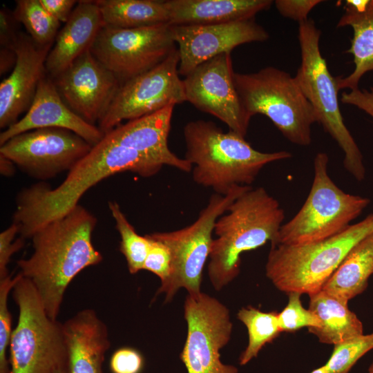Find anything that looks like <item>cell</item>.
I'll return each mask as SVG.
<instances>
[{"label":"cell","mask_w":373,"mask_h":373,"mask_svg":"<svg viewBox=\"0 0 373 373\" xmlns=\"http://www.w3.org/2000/svg\"><path fill=\"white\" fill-rule=\"evenodd\" d=\"M97 218L77 204L39 229L31 237V256L17 261L19 273L37 290L48 316L57 320L66 290L83 269L99 264L102 255L92 242Z\"/></svg>","instance_id":"obj_1"},{"label":"cell","mask_w":373,"mask_h":373,"mask_svg":"<svg viewBox=\"0 0 373 373\" xmlns=\"http://www.w3.org/2000/svg\"><path fill=\"white\" fill-rule=\"evenodd\" d=\"M163 166L154 159L117 146L104 137L68 171L58 186L52 189L41 182L21 190L17 196L12 222L19 226L21 237L31 238L39 229L79 204L82 195L102 180L125 171L151 177Z\"/></svg>","instance_id":"obj_2"},{"label":"cell","mask_w":373,"mask_h":373,"mask_svg":"<svg viewBox=\"0 0 373 373\" xmlns=\"http://www.w3.org/2000/svg\"><path fill=\"white\" fill-rule=\"evenodd\" d=\"M183 132L184 159L193 166L194 182L220 195L238 185L250 186L265 166L292 155L286 151H258L245 137L230 130L223 132L210 121L190 122Z\"/></svg>","instance_id":"obj_3"},{"label":"cell","mask_w":373,"mask_h":373,"mask_svg":"<svg viewBox=\"0 0 373 373\" xmlns=\"http://www.w3.org/2000/svg\"><path fill=\"white\" fill-rule=\"evenodd\" d=\"M285 213L263 187L251 186L239 195L214 225L208 276L220 291L240 273V256L275 240Z\"/></svg>","instance_id":"obj_4"},{"label":"cell","mask_w":373,"mask_h":373,"mask_svg":"<svg viewBox=\"0 0 373 373\" xmlns=\"http://www.w3.org/2000/svg\"><path fill=\"white\" fill-rule=\"evenodd\" d=\"M373 233V213L330 238L301 245H271L265 274L280 291L308 295L322 289L349 251Z\"/></svg>","instance_id":"obj_5"},{"label":"cell","mask_w":373,"mask_h":373,"mask_svg":"<svg viewBox=\"0 0 373 373\" xmlns=\"http://www.w3.org/2000/svg\"><path fill=\"white\" fill-rule=\"evenodd\" d=\"M321 35L312 19L299 23L301 61L294 77L315 111L317 122L344 153L345 169L356 180L362 181L365 176L363 155L344 123L338 99V77L332 75L321 55Z\"/></svg>","instance_id":"obj_6"},{"label":"cell","mask_w":373,"mask_h":373,"mask_svg":"<svg viewBox=\"0 0 373 373\" xmlns=\"http://www.w3.org/2000/svg\"><path fill=\"white\" fill-rule=\"evenodd\" d=\"M18 274L11 291L19 315L9 345L10 373H55L68 368L62 323L48 316L32 283Z\"/></svg>","instance_id":"obj_7"},{"label":"cell","mask_w":373,"mask_h":373,"mask_svg":"<svg viewBox=\"0 0 373 373\" xmlns=\"http://www.w3.org/2000/svg\"><path fill=\"white\" fill-rule=\"evenodd\" d=\"M234 82L251 117L264 115L290 142L303 146L311 144L317 116L294 77L268 66L253 73H235Z\"/></svg>","instance_id":"obj_8"},{"label":"cell","mask_w":373,"mask_h":373,"mask_svg":"<svg viewBox=\"0 0 373 373\" xmlns=\"http://www.w3.org/2000/svg\"><path fill=\"white\" fill-rule=\"evenodd\" d=\"M329 157L318 153L314 160L311 189L298 213L280 227L276 245H301L334 236L350 226L369 205V198L345 193L328 174Z\"/></svg>","instance_id":"obj_9"},{"label":"cell","mask_w":373,"mask_h":373,"mask_svg":"<svg viewBox=\"0 0 373 373\" xmlns=\"http://www.w3.org/2000/svg\"><path fill=\"white\" fill-rule=\"evenodd\" d=\"M250 187L238 185L227 195L214 193L190 225L176 231L149 234L164 243L171 254V276L156 293L165 294V303L170 302L180 288L186 289L189 295L201 292L202 274L209 258L215 223L230 204Z\"/></svg>","instance_id":"obj_10"},{"label":"cell","mask_w":373,"mask_h":373,"mask_svg":"<svg viewBox=\"0 0 373 373\" xmlns=\"http://www.w3.org/2000/svg\"><path fill=\"white\" fill-rule=\"evenodd\" d=\"M175 49L169 23L136 28L104 25L90 51L122 85L151 70Z\"/></svg>","instance_id":"obj_11"},{"label":"cell","mask_w":373,"mask_h":373,"mask_svg":"<svg viewBox=\"0 0 373 373\" xmlns=\"http://www.w3.org/2000/svg\"><path fill=\"white\" fill-rule=\"evenodd\" d=\"M187 335L180 357L188 373H238L220 360V350L230 341L233 324L229 309L204 292L186 297Z\"/></svg>","instance_id":"obj_12"},{"label":"cell","mask_w":373,"mask_h":373,"mask_svg":"<svg viewBox=\"0 0 373 373\" xmlns=\"http://www.w3.org/2000/svg\"><path fill=\"white\" fill-rule=\"evenodd\" d=\"M178 48L151 70L122 84L98 123L105 134L121 124L186 101Z\"/></svg>","instance_id":"obj_13"},{"label":"cell","mask_w":373,"mask_h":373,"mask_svg":"<svg viewBox=\"0 0 373 373\" xmlns=\"http://www.w3.org/2000/svg\"><path fill=\"white\" fill-rule=\"evenodd\" d=\"M92 148L71 131L44 128L10 138L0 146V154L31 177L45 180L69 171Z\"/></svg>","instance_id":"obj_14"},{"label":"cell","mask_w":373,"mask_h":373,"mask_svg":"<svg viewBox=\"0 0 373 373\" xmlns=\"http://www.w3.org/2000/svg\"><path fill=\"white\" fill-rule=\"evenodd\" d=\"M234 73L231 53L220 54L197 66L182 79L184 93L186 102L245 137L251 117L242 105Z\"/></svg>","instance_id":"obj_15"},{"label":"cell","mask_w":373,"mask_h":373,"mask_svg":"<svg viewBox=\"0 0 373 373\" xmlns=\"http://www.w3.org/2000/svg\"><path fill=\"white\" fill-rule=\"evenodd\" d=\"M52 80L64 103L93 125L104 117L121 86L90 50Z\"/></svg>","instance_id":"obj_16"},{"label":"cell","mask_w":373,"mask_h":373,"mask_svg":"<svg viewBox=\"0 0 373 373\" xmlns=\"http://www.w3.org/2000/svg\"><path fill=\"white\" fill-rule=\"evenodd\" d=\"M171 25V24H170ZM178 46L179 74L186 77L201 64L241 44L262 42L269 37L254 19L204 26L171 25Z\"/></svg>","instance_id":"obj_17"},{"label":"cell","mask_w":373,"mask_h":373,"mask_svg":"<svg viewBox=\"0 0 373 373\" xmlns=\"http://www.w3.org/2000/svg\"><path fill=\"white\" fill-rule=\"evenodd\" d=\"M52 46H39L28 34L19 33L16 64L0 84L1 128L16 123L30 108L38 85L46 75L45 63Z\"/></svg>","instance_id":"obj_18"},{"label":"cell","mask_w":373,"mask_h":373,"mask_svg":"<svg viewBox=\"0 0 373 373\" xmlns=\"http://www.w3.org/2000/svg\"><path fill=\"white\" fill-rule=\"evenodd\" d=\"M59 128L71 131L93 146L104 133L74 113L63 101L52 79L40 81L33 102L25 115L0 134V146L21 133L38 128Z\"/></svg>","instance_id":"obj_19"},{"label":"cell","mask_w":373,"mask_h":373,"mask_svg":"<svg viewBox=\"0 0 373 373\" xmlns=\"http://www.w3.org/2000/svg\"><path fill=\"white\" fill-rule=\"evenodd\" d=\"M175 105H169L153 113L127 121L104 134L111 143L134 150L163 165L190 172L193 166L180 158L169 148L168 137Z\"/></svg>","instance_id":"obj_20"},{"label":"cell","mask_w":373,"mask_h":373,"mask_svg":"<svg viewBox=\"0 0 373 373\" xmlns=\"http://www.w3.org/2000/svg\"><path fill=\"white\" fill-rule=\"evenodd\" d=\"M69 373H104L105 354L110 348L108 329L93 309H84L62 323Z\"/></svg>","instance_id":"obj_21"},{"label":"cell","mask_w":373,"mask_h":373,"mask_svg":"<svg viewBox=\"0 0 373 373\" xmlns=\"http://www.w3.org/2000/svg\"><path fill=\"white\" fill-rule=\"evenodd\" d=\"M104 25L96 1H78L68 20L58 32L46 60V73L52 79L90 50Z\"/></svg>","instance_id":"obj_22"},{"label":"cell","mask_w":373,"mask_h":373,"mask_svg":"<svg viewBox=\"0 0 373 373\" xmlns=\"http://www.w3.org/2000/svg\"><path fill=\"white\" fill-rule=\"evenodd\" d=\"M171 25L204 26L254 19L271 0H167Z\"/></svg>","instance_id":"obj_23"},{"label":"cell","mask_w":373,"mask_h":373,"mask_svg":"<svg viewBox=\"0 0 373 373\" xmlns=\"http://www.w3.org/2000/svg\"><path fill=\"white\" fill-rule=\"evenodd\" d=\"M344 13L336 27L349 26L353 37L347 53L352 55L354 69L347 77L338 76V87L358 88L361 77L373 71V0H346Z\"/></svg>","instance_id":"obj_24"},{"label":"cell","mask_w":373,"mask_h":373,"mask_svg":"<svg viewBox=\"0 0 373 373\" xmlns=\"http://www.w3.org/2000/svg\"><path fill=\"white\" fill-rule=\"evenodd\" d=\"M309 309L321 322L319 327L308 328L321 343L336 345L363 334L361 321L340 300L323 290L309 295Z\"/></svg>","instance_id":"obj_25"},{"label":"cell","mask_w":373,"mask_h":373,"mask_svg":"<svg viewBox=\"0 0 373 373\" xmlns=\"http://www.w3.org/2000/svg\"><path fill=\"white\" fill-rule=\"evenodd\" d=\"M372 274L373 233L349 251L321 290L348 303L365 290Z\"/></svg>","instance_id":"obj_26"},{"label":"cell","mask_w":373,"mask_h":373,"mask_svg":"<svg viewBox=\"0 0 373 373\" xmlns=\"http://www.w3.org/2000/svg\"><path fill=\"white\" fill-rule=\"evenodd\" d=\"M105 26L136 28L169 23L166 1L97 0Z\"/></svg>","instance_id":"obj_27"},{"label":"cell","mask_w":373,"mask_h":373,"mask_svg":"<svg viewBox=\"0 0 373 373\" xmlns=\"http://www.w3.org/2000/svg\"><path fill=\"white\" fill-rule=\"evenodd\" d=\"M237 318L247 327L248 345L240 354L239 363L245 365L256 358L262 348L274 340L281 332L278 325V313L264 312L252 306L241 308Z\"/></svg>","instance_id":"obj_28"},{"label":"cell","mask_w":373,"mask_h":373,"mask_svg":"<svg viewBox=\"0 0 373 373\" xmlns=\"http://www.w3.org/2000/svg\"><path fill=\"white\" fill-rule=\"evenodd\" d=\"M13 16L22 23L28 35L41 46L53 45L61 22L53 17L39 0H17Z\"/></svg>","instance_id":"obj_29"},{"label":"cell","mask_w":373,"mask_h":373,"mask_svg":"<svg viewBox=\"0 0 373 373\" xmlns=\"http://www.w3.org/2000/svg\"><path fill=\"white\" fill-rule=\"evenodd\" d=\"M108 206L120 236L119 251L126 258L130 274H135L143 270L150 240L146 236H140L136 232L117 202L109 201Z\"/></svg>","instance_id":"obj_30"},{"label":"cell","mask_w":373,"mask_h":373,"mask_svg":"<svg viewBox=\"0 0 373 373\" xmlns=\"http://www.w3.org/2000/svg\"><path fill=\"white\" fill-rule=\"evenodd\" d=\"M373 350V332L334 345L325 365L327 373H348L356 361Z\"/></svg>","instance_id":"obj_31"},{"label":"cell","mask_w":373,"mask_h":373,"mask_svg":"<svg viewBox=\"0 0 373 373\" xmlns=\"http://www.w3.org/2000/svg\"><path fill=\"white\" fill-rule=\"evenodd\" d=\"M19 277L9 275L0 280V373H10L7 353L12 335V316L8 307V296Z\"/></svg>","instance_id":"obj_32"},{"label":"cell","mask_w":373,"mask_h":373,"mask_svg":"<svg viewBox=\"0 0 373 373\" xmlns=\"http://www.w3.org/2000/svg\"><path fill=\"white\" fill-rule=\"evenodd\" d=\"M289 300L286 307L278 313L279 327L282 332H294L303 327H318L321 322L309 309L304 308L300 300L301 294H288Z\"/></svg>","instance_id":"obj_33"},{"label":"cell","mask_w":373,"mask_h":373,"mask_svg":"<svg viewBox=\"0 0 373 373\" xmlns=\"http://www.w3.org/2000/svg\"><path fill=\"white\" fill-rule=\"evenodd\" d=\"M150 240V248L145 260L143 270H147L156 275L165 283L169 278L172 269V257L170 249L162 242L145 235Z\"/></svg>","instance_id":"obj_34"},{"label":"cell","mask_w":373,"mask_h":373,"mask_svg":"<svg viewBox=\"0 0 373 373\" xmlns=\"http://www.w3.org/2000/svg\"><path fill=\"white\" fill-rule=\"evenodd\" d=\"M19 226L12 222L0 233V280L8 276V265L12 256L23 248L25 240L22 237L15 239L19 234Z\"/></svg>","instance_id":"obj_35"},{"label":"cell","mask_w":373,"mask_h":373,"mask_svg":"<svg viewBox=\"0 0 373 373\" xmlns=\"http://www.w3.org/2000/svg\"><path fill=\"white\" fill-rule=\"evenodd\" d=\"M143 366L142 355L132 347H124L117 350L110 360L112 373H140Z\"/></svg>","instance_id":"obj_36"},{"label":"cell","mask_w":373,"mask_h":373,"mask_svg":"<svg viewBox=\"0 0 373 373\" xmlns=\"http://www.w3.org/2000/svg\"><path fill=\"white\" fill-rule=\"evenodd\" d=\"M321 0H276L274 4L284 17L299 23L307 20L311 10L321 3Z\"/></svg>","instance_id":"obj_37"},{"label":"cell","mask_w":373,"mask_h":373,"mask_svg":"<svg viewBox=\"0 0 373 373\" xmlns=\"http://www.w3.org/2000/svg\"><path fill=\"white\" fill-rule=\"evenodd\" d=\"M13 12L6 8L0 11V44L1 48L16 50L19 33Z\"/></svg>","instance_id":"obj_38"},{"label":"cell","mask_w":373,"mask_h":373,"mask_svg":"<svg viewBox=\"0 0 373 373\" xmlns=\"http://www.w3.org/2000/svg\"><path fill=\"white\" fill-rule=\"evenodd\" d=\"M341 102L363 111L373 119V88L370 90L359 88L343 92Z\"/></svg>","instance_id":"obj_39"},{"label":"cell","mask_w":373,"mask_h":373,"mask_svg":"<svg viewBox=\"0 0 373 373\" xmlns=\"http://www.w3.org/2000/svg\"><path fill=\"white\" fill-rule=\"evenodd\" d=\"M43 7L57 20L66 23L77 1L75 0H39Z\"/></svg>","instance_id":"obj_40"},{"label":"cell","mask_w":373,"mask_h":373,"mask_svg":"<svg viewBox=\"0 0 373 373\" xmlns=\"http://www.w3.org/2000/svg\"><path fill=\"white\" fill-rule=\"evenodd\" d=\"M15 164L6 156L0 154V172L3 176H12L15 172Z\"/></svg>","instance_id":"obj_41"},{"label":"cell","mask_w":373,"mask_h":373,"mask_svg":"<svg viewBox=\"0 0 373 373\" xmlns=\"http://www.w3.org/2000/svg\"><path fill=\"white\" fill-rule=\"evenodd\" d=\"M311 373H327L326 366L325 365L314 370Z\"/></svg>","instance_id":"obj_42"},{"label":"cell","mask_w":373,"mask_h":373,"mask_svg":"<svg viewBox=\"0 0 373 373\" xmlns=\"http://www.w3.org/2000/svg\"><path fill=\"white\" fill-rule=\"evenodd\" d=\"M55 373H69V372L68 371V368H65V369L59 370L55 372Z\"/></svg>","instance_id":"obj_43"},{"label":"cell","mask_w":373,"mask_h":373,"mask_svg":"<svg viewBox=\"0 0 373 373\" xmlns=\"http://www.w3.org/2000/svg\"><path fill=\"white\" fill-rule=\"evenodd\" d=\"M369 373H373V362L370 365L369 369H368Z\"/></svg>","instance_id":"obj_44"}]
</instances>
